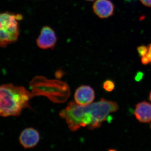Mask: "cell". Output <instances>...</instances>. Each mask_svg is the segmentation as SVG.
<instances>
[{"instance_id": "obj_1", "label": "cell", "mask_w": 151, "mask_h": 151, "mask_svg": "<svg viewBox=\"0 0 151 151\" xmlns=\"http://www.w3.org/2000/svg\"><path fill=\"white\" fill-rule=\"evenodd\" d=\"M119 108L116 102L105 99L86 105L71 101L59 114L65 120L69 129L76 132L84 127L90 130L99 128L109 114L116 112Z\"/></svg>"}, {"instance_id": "obj_2", "label": "cell", "mask_w": 151, "mask_h": 151, "mask_svg": "<svg viewBox=\"0 0 151 151\" xmlns=\"http://www.w3.org/2000/svg\"><path fill=\"white\" fill-rule=\"evenodd\" d=\"M32 93L23 86L12 84L0 85V116H18L25 108L29 107Z\"/></svg>"}, {"instance_id": "obj_3", "label": "cell", "mask_w": 151, "mask_h": 151, "mask_svg": "<svg viewBox=\"0 0 151 151\" xmlns=\"http://www.w3.org/2000/svg\"><path fill=\"white\" fill-rule=\"evenodd\" d=\"M23 18L21 14L0 13V47H6L18 40L20 35L19 22Z\"/></svg>"}, {"instance_id": "obj_4", "label": "cell", "mask_w": 151, "mask_h": 151, "mask_svg": "<svg viewBox=\"0 0 151 151\" xmlns=\"http://www.w3.org/2000/svg\"><path fill=\"white\" fill-rule=\"evenodd\" d=\"M58 38L54 30L48 26L43 27L36 39V44L42 50L53 49L56 45Z\"/></svg>"}, {"instance_id": "obj_5", "label": "cell", "mask_w": 151, "mask_h": 151, "mask_svg": "<svg viewBox=\"0 0 151 151\" xmlns=\"http://www.w3.org/2000/svg\"><path fill=\"white\" fill-rule=\"evenodd\" d=\"M94 14L101 19L112 16L115 10V5L110 0H95L92 5Z\"/></svg>"}, {"instance_id": "obj_6", "label": "cell", "mask_w": 151, "mask_h": 151, "mask_svg": "<svg viewBox=\"0 0 151 151\" xmlns=\"http://www.w3.org/2000/svg\"><path fill=\"white\" fill-rule=\"evenodd\" d=\"M40 135L37 130L34 128H26L24 130L20 135V143L24 148L29 149L34 147L39 142Z\"/></svg>"}, {"instance_id": "obj_7", "label": "cell", "mask_w": 151, "mask_h": 151, "mask_svg": "<svg viewBox=\"0 0 151 151\" xmlns=\"http://www.w3.org/2000/svg\"><path fill=\"white\" fill-rule=\"evenodd\" d=\"M95 98V92L91 86L82 85L76 90L74 100L76 103L81 105H89Z\"/></svg>"}, {"instance_id": "obj_8", "label": "cell", "mask_w": 151, "mask_h": 151, "mask_svg": "<svg viewBox=\"0 0 151 151\" xmlns=\"http://www.w3.org/2000/svg\"><path fill=\"white\" fill-rule=\"evenodd\" d=\"M134 115L141 123L151 122V104L146 101L138 103L135 108Z\"/></svg>"}, {"instance_id": "obj_9", "label": "cell", "mask_w": 151, "mask_h": 151, "mask_svg": "<svg viewBox=\"0 0 151 151\" xmlns=\"http://www.w3.org/2000/svg\"><path fill=\"white\" fill-rule=\"evenodd\" d=\"M148 51L145 56L141 57V61L144 65H147L149 63L151 64V43L148 45Z\"/></svg>"}, {"instance_id": "obj_10", "label": "cell", "mask_w": 151, "mask_h": 151, "mask_svg": "<svg viewBox=\"0 0 151 151\" xmlns=\"http://www.w3.org/2000/svg\"><path fill=\"white\" fill-rule=\"evenodd\" d=\"M115 83L113 81L110 80H107L104 81L103 84V88L107 92H111L115 88Z\"/></svg>"}, {"instance_id": "obj_11", "label": "cell", "mask_w": 151, "mask_h": 151, "mask_svg": "<svg viewBox=\"0 0 151 151\" xmlns=\"http://www.w3.org/2000/svg\"><path fill=\"white\" fill-rule=\"evenodd\" d=\"M137 49L138 53L142 57L145 56L147 53L148 47V46H145V45H140L138 47Z\"/></svg>"}, {"instance_id": "obj_12", "label": "cell", "mask_w": 151, "mask_h": 151, "mask_svg": "<svg viewBox=\"0 0 151 151\" xmlns=\"http://www.w3.org/2000/svg\"><path fill=\"white\" fill-rule=\"evenodd\" d=\"M142 4L146 7H151V0H139Z\"/></svg>"}, {"instance_id": "obj_13", "label": "cell", "mask_w": 151, "mask_h": 151, "mask_svg": "<svg viewBox=\"0 0 151 151\" xmlns=\"http://www.w3.org/2000/svg\"><path fill=\"white\" fill-rule=\"evenodd\" d=\"M142 75L143 74L141 73H138L136 77V80H137V81H139V80H140L141 78L142 77Z\"/></svg>"}, {"instance_id": "obj_14", "label": "cell", "mask_w": 151, "mask_h": 151, "mask_svg": "<svg viewBox=\"0 0 151 151\" xmlns=\"http://www.w3.org/2000/svg\"><path fill=\"white\" fill-rule=\"evenodd\" d=\"M149 98H150V100L151 101V91L150 93V96H149Z\"/></svg>"}, {"instance_id": "obj_15", "label": "cell", "mask_w": 151, "mask_h": 151, "mask_svg": "<svg viewBox=\"0 0 151 151\" xmlns=\"http://www.w3.org/2000/svg\"><path fill=\"white\" fill-rule=\"evenodd\" d=\"M86 1H95V0H86Z\"/></svg>"}, {"instance_id": "obj_16", "label": "cell", "mask_w": 151, "mask_h": 151, "mask_svg": "<svg viewBox=\"0 0 151 151\" xmlns=\"http://www.w3.org/2000/svg\"><path fill=\"white\" fill-rule=\"evenodd\" d=\"M127 1H131V0H127Z\"/></svg>"}]
</instances>
